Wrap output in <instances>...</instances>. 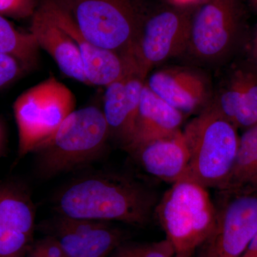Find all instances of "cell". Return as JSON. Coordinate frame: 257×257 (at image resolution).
Instances as JSON below:
<instances>
[{
    "label": "cell",
    "mask_w": 257,
    "mask_h": 257,
    "mask_svg": "<svg viewBox=\"0 0 257 257\" xmlns=\"http://www.w3.org/2000/svg\"><path fill=\"white\" fill-rule=\"evenodd\" d=\"M251 4H252L253 6L256 9H257V0H250Z\"/></svg>",
    "instance_id": "f546056e"
},
{
    "label": "cell",
    "mask_w": 257,
    "mask_h": 257,
    "mask_svg": "<svg viewBox=\"0 0 257 257\" xmlns=\"http://www.w3.org/2000/svg\"><path fill=\"white\" fill-rule=\"evenodd\" d=\"M175 250L168 239L150 243H125L119 245L108 257H173Z\"/></svg>",
    "instance_id": "44dd1931"
},
{
    "label": "cell",
    "mask_w": 257,
    "mask_h": 257,
    "mask_svg": "<svg viewBox=\"0 0 257 257\" xmlns=\"http://www.w3.org/2000/svg\"><path fill=\"white\" fill-rule=\"evenodd\" d=\"M25 69L13 56L0 52V89L18 79Z\"/></svg>",
    "instance_id": "7402d4cb"
},
{
    "label": "cell",
    "mask_w": 257,
    "mask_h": 257,
    "mask_svg": "<svg viewBox=\"0 0 257 257\" xmlns=\"http://www.w3.org/2000/svg\"><path fill=\"white\" fill-rule=\"evenodd\" d=\"M145 82L159 97L184 115L197 110L207 96L204 79L187 69H161Z\"/></svg>",
    "instance_id": "2e32d148"
},
{
    "label": "cell",
    "mask_w": 257,
    "mask_h": 257,
    "mask_svg": "<svg viewBox=\"0 0 257 257\" xmlns=\"http://www.w3.org/2000/svg\"><path fill=\"white\" fill-rule=\"evenodd\" d=\"M173 257H194V253H176Z\"/></svg>",
    "instance_id": "83f0119b"
},
{
    "label": "cell",
    "mask_w": 257,
    "mask_h": 257,
    "mask_svg": "<svg viewBox=\"0 0 257 257\" xmlns=\"http://www.w3.org/2000/svg\"><path fill=\"white\" fill-rule=\"evenodd\" d=\"M54 204L57 214L67 217L143 226L151 219L157 203L153 192L133 177L97 172L65 184Z\"/></svg>",
    "instance_id": "6da1fadb"
},
{
    "label": "cell",
    "mask_w": 257,
    "mask_h": 257,
    "mask_svg": "<svg viewBox=\"0 0 257 257\" xmlns=\"http://www.w3.org/2000/svg\"><path fill=\"white\" fill-rule=\"evenodd\" d=\"M30 32L40 48L46 51L65 75L90 85L77 45L43 7L32 15Z\"/></svg>",
    "instance_id": "5bb4252c"
},
{
    "label": "cell",
    "mask_w": 257,
    "mask_h": 257,
    "mask_svg": "<svg viewBox=\"0 0 257 257\" xmlns=\"http://www.w3.org/2000/svg\"><path fill=\"white\" fill-rule=\"evenodd\" d=\"M149 175L173 184L189 175V152L182 130L132 152Z\"/></svg>",
    "instance_id": "9a60e30c"
},
{
    "label": "cell",
    "mask_w": 257,
    "mask_h": 257,
    "mask_svg": "<svg viewBox=\"0 0 257 257\" xmlns=\"http://www.w3.org/2000/svg\"><path fill=\"white\" fill-rule=\"evenodd\" d=\"M170 1L175 6L192 7L195 6L202 0H170Z\"/></svg>",
    "instance_id": "d4e9b609"
},
{
    "label": "cell",
    "mask_w": 257,
    "mask_h": 257,
    "mask_svg": "<svg viewBox=\"0 0 257 257\" xmlns=\"http://www.w3.org/2000/svg\"><path fill=\"white\" fill-rule=\"evenodd\" d=\"M251 57H252L253 62L257 69V25L255 29L254 34H253L252 43H251Z\"/></svg>",
    "instance_id": "484cf974"
},
{
    "label": "cell",
    "mask_w": 257,
    "mask_h": 257,
    "mask_svg": "<svg viewBox=\"0 0 257 257\" xmlns=\"http://www.w3.org/2000/svg\"><path fill=\"white\" fill-rule=\"evenodd\" d=\"M184 115L155 94L145 82L133 141L126 151L131 153L139 147L168 138L180 131Z\"/></svg>",
    "instance_id": "e0dca14e"
},
{
    "label": "cell",
    "mask_w": 257,
    "mask_h": 257,
    "mask_svg": "<svg viewBox=\"0 0 257 257\" xmlns=\"http://www.w3.org/2000/svg\"><path fill=\"white\" fill-rule=\"evenodd\" d=\"M154 214L176 253H194L212 232L217 210L207 188L187 176L172 184Z\"/></svg>",
    "instance_id": "5b68a950"
},
{
    "label": "cell",
    "mask_w": 257,
    "mask_h": 257,
    "mask_svg": "<svg viewBox=\"0 0 257 257\" xmlns=\"http://www.w3.org/2000/svg\"><path fill=\"white\" fill-rule=\"evenodd\" d=\"M236 126L212 105L182 130L189 152V177L222 190L232 170L239 138Z\"/></svg>",
    "instance_id": "277c9868"
},
{
    "label": "cell",
    "mask_w": 257,
    "mask_h": 257,
    "mask_svg": "<svg viewBox=\"0 0 257 257\" xmlns=\"http://www.w3.org/2000/svg\"><path fill=\"white\" fill-rule=\"evenodd\" d=\"M244 21L240 0H202L193 10L188 49L199 60H217L234 47Z\"/></svg>",
    "instance_id": "ba28073f"
},
{
    "label": "cell",
    "mask_w": 257,
    "mask_h": 257,
    "mask_svg": "<svg viewBox=\"0 0 257 257\" xmlns=\"http://www.w3.org/2000/svg\"><path fill=\"white\" fill-rule=\"evenodd\" d=\"M36 229L57 240L68 257H108L125 239L124 231L107 221L57 214L37 224Z\"/></svg>",
    "instance_id": "30bf717a"
},
{
    "label": "cell",
    "mask_w": 257,
    "mask_h": 257,
    "mask_svg": "<svg viewBox=\"0 0 257 257\" xmlns=\"http://www.w3.org/2000/svg\"><path fill=\"white\" fill-rule=\"evenodd\" d=\"M96 46L131 57L146 18L140 0H55Z\"/></svg>",
    "instance_id": "3957f363"
},
{
    "label": "cell",
    "mask_w": 257,
    "mask_h": 257,
    "mask_svg": "<svg viewBox=\"0 0 257 257\" xmlns=\"http://www.w3.org/2000/svg\"><path fill=\"white\" fill-rule=\"evenodd\" d=\"M221 191H251L257 193V124L246 128L239 138L232 170Z\"/></svg>",
    "instance_id": "d6986e66"
},
{
    "label": "cell",
    "mask_w": 257,
    "mask_h": 257,
    "mask_svg": "<svg viewBox=\"0 0 257 257\" xmlns=\"http://www.w3.org/2000/svg\"><path fill=\"white\" fill-rule=\"evenodd\" d=\"M36 211L28 189L0 182V257H25L34 242Z\"/></svg>",
    "instance_id": "8fae6325"
},
{
    "label": "cell",
    "mask_w": 257,
    "mask_h": 257,
    "mask_svg": "<svg viewBox=\"0 0 257 257\" xmlns=\"http://www.w3.org/2000/svg\"><path fill=\"white\" fill-rule=\"evenodd\" d=\"M74 93L54 76L24 92L14 103L20 157L35 151L75 110Z\"/></svg>",
    "instance_id": "8992f818"
},
{
    "label": "cell",
    "mask_w": 257,
    "mask_h": 257,
    "mask_svg": "<svg viewBox=\"0 0 257 257\" xmlns=\"http://www.w3.org/2000/svg\"><path fill=\"white\" fill-rule=\"evenodd\" d=\"M215 226L198 257H241L257 234V193L224 191Z\"/></svg>",
    "instance_id": "9c48e42d"
},
{
    "label": "cell",
    "mask_w": 257,
    "mask_h": 257,
    "mask_svg": "<svg viewBox=\"0 0 257 257\" xmlns=\"http://www.w3.org/2000/svg\"><path fill=\"white\" fill-rule=\"evenodd\" d=\"M42 6L75 42L90 85L106 87L124 75L130 67L128 59L88 41L55 0H45Z\"/></svg>",
    "instance_id": "4fadbf2b"
},
{
    "label": "cell",
    "mask_w": 257,
    "mask_h": 257,
    "mask_svg": "<svg viewBox=\"0 0 257 257\" xmlns=\"http://www.w3.org/2000/svg\"><path fill=\"white\" fill-rule=\"evenodd\" d=\"M5 133L4 128H3V124L0 121V154H1L2 150H3V144H4Z\"/></svg>",
    "instance_id": "4316f807"
},
{
    "label": "cell",
    "mask_w": 257,
    "mask_h": 257,
    "mask_svg": "<svg viewBox=\"0 0 257 257\" xmlns=\"http://www.w3.org/2000/svg\"><path fill=\"white\" fill-rule=\"evenodd\" d=\"M109 138L102 109H75L33 152L38 171L50 177L90 164L102 154Z\"/></svg>",
    "instance_id": "7a4b0ae2"
},
{
    "label": "cell",
    "mask_w": 257,
    "mask_h": 257,
    "mask_svg": "<svg viewBox=\"0 0 257 257\" xmlns=\"http://www.w3.org/2000/svg\"><path fill=\"white\" fill-rule=\"evenodd\" d=\"M35 0H0V15L25 18L35 13Z\"/></svg>",
    "instance_id": "603a6c76"
},
{
    "label": "cell",
    "mask_w": 257,
    "mask_h": 257,
    "mask_svg": "<svg viewBox=\"0 0 257 257\" xmlns=\"http://www.w3.org/2000/svg\"><path fill=\"white\" fill-rule=\"evenodd\" d=\"M194 8L175 5L147 15L130 57L145 77L154 66L188 49Z\"/></svg>",
    "instance_id": "52a82bcc"
},
{
    "label": "cell",
    "mask_w": 257,
    "mask_h": 257,
    "mask_svg": "<svg viewBox=\"0 0 257 257\" xmlns=\"http://www.w3.org/2000/svg\"><path fill=\"white\" fill-rule=\"evenodd\" d=\"M25 257H40L37 253H35L31 248L28 250V253H27Z\"/></svg>",
    "instance_id": "f1b7e54d"
},
{
    "label": "cell",
    "mask_w": 257,
    "mask_h": 257,
    "mask_svg": "<svg viewBox=\"0 0 257 257\" xmlns=\"http://www.w3.org/2000/svg\"><path fill=\"white\" fill-rule=\"evenodd\" d=\"M241 257H257V234L251 240L246 251Z\"/></svg>",
    "instance_id": "cb8c5ba5"
},
{
    "label": "cell",
    "mask_w": 257,
    "mask_h": 257,
    "mask_svg": "<svg viewBox=\"0 0 257 257\" xmlns=\"http://www.w3.org/2000/svg\"><path fill=\"white\" fill-rule=\"evenodd\" d=\"M214 105L236 128L257 124V72H236Z\"/></svg>",
    "instance_id": "ac0fdd59"
},
{
    "label": "cell",
    "mask_w": 257,
    "mask_h": 257,
    "mask_svg": "<svg viewBox=\"0 0 257 257\" xmlns=\"http://www.w3.org/2000/svg\"><path fill=\"white\" fill-rule=\"evenodd\" d=\"M145 79L131 62L124 75L106 87L102 111L109 135L125 150L135 135Z\"/></svg>",
    "instance_id": "7c38bea8"
},
{
    "label": "cell",
    "mask_w": 257,
    "mask_h": 257,
    "mask_svg": "<svg viewBox=\"0 0 257 257\" xmlns=\"http://www.w3.org/2000/svg\"><path fill=\"white\" fill-rule=\"evenodd\" d=\"M39 49L32 33L19 31L0 15V52L13 56L28 69L38 62Z\"/></svg>",
    "instance_id": "ffe728a7"
}]
</instances>
